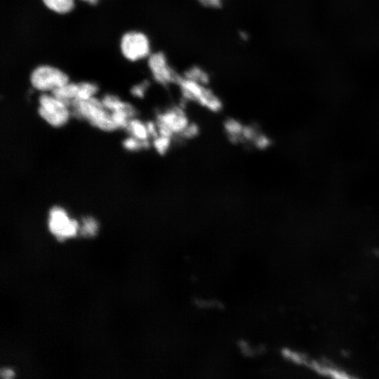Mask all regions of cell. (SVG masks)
<instances>
[{
    "label": "cell",
    "instance_id": "d6986e66",
    "mask_svg": "<svg viewBox=\"0 0 379 379\" xmlns=\"http://www.w3.org/2000/svg\"><path fill=\"white\" fill-rule=\"evenodd\" d=\"M152 145V140H140L133 136H129L123 141L124 147L131 152L142 149H148Z\"/></svg>",
    "mask_w": 379,
    "mask_h": 379
},
{
    "label": "cell",
    "instance_id": "3957f363",
    "mask_svg": "<svg viewBox=\"0 0 379 379\" xmlns=\"http://www.w3.org/2000/svg\"><path fill=\"white\" fill-rule=\"evenodd\" d=\"M185 102L168 107L157 113L155 121L159 135L178 139L181 133L191 121L185 109Z\"/></svg>",
    "mask_w": 379,
    "mask_h": 379
},
{
    "label": "cell",
    "instance_id": "ba28073f",
    "mask_svg": "<svg viewBox=\"0 0 379 379\" xmlns=\"http://www.w3.org/2000/svg\"><path fill=\"white\" fill-rule=\"evenodd\" d=\"M48 228L60 241L74 237L79 229L78 222L70 218L67 211L60 206H53L49 211Z\"/></svg>",
    "mask_w": 379,
    "mask_h": 379
},
{
    "label": "cell",
    "instance_id": "6da1fadb",
    "mask_svg": "<svg viewBox=\"0 0 379 379\" xmlns=\"http://www.w3.org/2000/svg\"><path fill=\"white\" fill-rule=\"evenodd\" d=\"M175 86L185 103L196 104L212 113H218L223 108L222 99L209 85L192 81L181 74Z\"/></svg>",
    "mask_w": 379,
    "mask_h": 379
},
{
    "label": "cell",
    "instance_id": "603a6c76",
    "mask_svg": "<svg viewBox=\"0 0 379 379\" xmlns=\"http://www.w3.org/2000/svg\"><path fill=\"white\" fill-rule=\"evenodd\" d=\"M271 143L270 137L260 131L251 144L258 149H265L270 146Z\"/></svg>",
    "mask_w": 379,
    "mask_h": 379
},
{
    "label": "cell",
    "instance_id": "2e32d148",
    "mask_svg": "<svg viewBox=\"0 0 379 379\" xmlns=\"http://www.w3.org/2000/svg\"><path fill=\"white\" fill-rule=\"evenodd\" d=\"M174 140L172 138L159 135L152 140V146L159 154H166L171 147Z\"/></svg>",
    "mask_w": 379,
    "mask_h": 379
},
{
    "label": "cell",
    "instance_id": "7a4b0ae2",
    "mask_svg": "<svg viewBox=\"0 0 379 379\" xmlns=\"http://www.w3.org/2000/svg\"><path fill=\"white\" fill-rule=\"evenodd\" d=\"M69 107L72 116L86 120L102 131H113L118 128L110 112L104 107L101 100L95 96L87 100H74Z\"/></svg>",
    "mask_w": 379,
    "mask_h": 379
},
{
    "label": "cell",
    "instance_id": "83f0119b",
    "mask_svg": "<svg viewBox=\"0 0 379 379\" xmlns=\"http://www.w3.org/2000/svg\"><path fill=\"white\" fill-rule=\"evenodd\" d=\"M81 1H86L87 3L91 4H95L98 1V0H81Z\"/></svg>",
    "mask_w": 379,
    "mask_h": 379
},
{
    "label": "cell",
    "instance_id": "52a82bcc",
    "mask_svg": "<svg viewBox=\"0 0 379 379\" xmlns=\"http://www.w3.org/2000/svg\"><path fill=\"white\" fill-rule=\"evenodd\" d=\"M32 87L41 92H52L69 81L68 75L61 69L51 65H40L30 74Z\"/></svg>",
    "mask_w": 379,
    "mask_h": 379
},
{
    "label": "cell",
    "instance_id": "cb8c5ba5",
    "mask_svg": "<svg viewBox=\"0 0 379 379\" xmlns=\"http://www.w3.org/2000/svg\"><path fill=\"white\" fill-rule=\"evenodd\" d=\"M201 5L209 8H218L223 4L224 0H196Z\"/></svg>",
    "mask_w": 379,
    "mask_h": 379
},
{
    "label": "cell",
    "instance_id": "7402d4cb",
    "mask_svg": "<svg viewBox=\"0 0 379 379\" xmlns=\"http://www.w3.org/2000/svg\"><path fill=\"white\" fill-rule=\"evenodd\" d=\"M260 132V131L258 126L253 124H244L241 135L243 143H252Z\"/></svg>",
    "mask_w": 379,
    "mask_h": 379
},
{
    "label": "cell",
    "instance_id": "484cf974",
    "mask_svg": "<svg viewBox=\"0 0 379 379\" xmlns=\"http://www.w3.org/2000/svg\"><path fill=\"white\" fill-rule=\"evenodd\" d=\"M1 376L3 378L8 379L13 378L14 373L13 371L9 368H4L1 371Z\"/></svg>",
    "mask_w": 379,
    "mask_h": 379
},
{
    "label": "cell",
    "instance_id": "30bf717a",
    "mask_svg": "<svg viewBox=\"0 0 379 379\" xmlns=\"http://www.w3.org/2000/svg\"><path fill=\"white\" fill-rule=\"evenodd\" d=\"M244 124L239 119L233 117L226 119L223 123V128L227 136L232 143H243L242 131Z\"/></svg>",
    "mask_w": 379,
    "mask_h": 379
},
{
    "label": "cell",
    "instance_id": "9a60e30c",
    "mask_svg": "<svg viewBox=\"0 0 379 379\" xmlns=\"http://www.w3.org/2000/svg\"><path fill=\"white\" fill-rule=\"evenodd\" d=\"M98 91L96 84L88 81L78 83V91L75 100H87L94 97Z\"/></svg>",
    "mask_w": 379,
    "mask_h": 379
},
{
    "label": "cell",
    "instance_id": "4fadbf2b",
    "mask_svg": "<svg viewBox=\"0 0 379 379\" xmlns=\"http://www.w3.org/2000/svg\"><path fill=\"white\" fill-rule=\"evenodd\" d=\"M126 129L131 136L140 140H152L147 128L146 122H143L135 117L130 120Z\"/></svg>",
    "mask_w": 379,
    "mask_h": 379
},
{
    "label": "cell",
    "instance_id": "9c48e42d",
    "mask_svg": "<svg viewBox=\"0 0 379 379\" xmlns=\"http://www.w3.org/2000/svg\"><path fill=\"white\" fill-rule=\"evenodd\" d=\"M295 362L302 364L316 373L333 378H347V373L337 366L323 360L309 359L307 357H293Z\"/></svg>",
    "mask_w": 379,
    "mask_h": 379
},
{
    "label": "cell",
    "instance_id": "277c9868",
    "mask_svg": "<svg viewBox=\"0 0 379 379\" xmlns=\"http://www.w3.org/2000/svg\"><path fill=\"white\" fill-rule=\"evenodd\" d=\"M147 66L152 80L159 86H176L180 77L167 55L161 51H153L146 60Z\"/></svg>",
    "mask_w": 379,
    "mask_h": 379
},
{
    "label": "cell",
    "instance_id": "5bb4252c",
    "mask_svg": "<svg viewBox=\"0 0 379 379\" xmlns=\"http://www.w3.org/2000/svg\"><path fill=\"white\" fill-rule=\"evenodd\" d=\"M49 10L59 14L68 13L74 8V0H42Z\"/></svg>",
    "mask_w": 379,
    "mask_h": 379
},
{
    "label": "cell",
    "instance_id": "e0dca14e",
    "mask_svg": "<svg viewBox=\"0 0 379 379\" xmlns=\"http://www.w3.org/2000/svg\"><path fill=\"white\" fill-rule=\"evenodd\" d=\"M104 107L109 112L122 109L128 102L121 100L117 95L106 94L101 98Z\"/></svg>",
    "mask_w": 379,
    "mask_h": 379
},
{
    "label": "cell",
    "instance_id": "44dd1931",
    "mask_svg": "<svg viewBox=\"0 0 379 379\" xmlns=\"http://www.w3.org/2000/svg\"><path fill=\"white\" fill-rule=\"evenodd\" d=\"M199 126L195 121H191L184 129V131L181 133L178 139L190 140L196 138L199 135Z\"/></svg>",
    "mask_w": 379,
    "mask_h": 379
},
{
    "label": "cell",
    "instance_id": "7c38bea8",
    "mask_svg": "<svg viewBox=\"0 0 379 379\" xmlns=\"http://www.w3.org/2000/svg\"><path fill=\"white\" fill-rule=\"evenodd\" d=\"M78 91V83L67 82V84L54 89L51 93L65 102L69 107L71 102L76 99Z\"/></svg>",
    "mask_w": 379,
    "mask_h": 379
},
{
    "label": "cell",
    "instance_id": "5b68a950",
    "mask_svg": "<svg viewBox=\"0 0 379 379\" xmlns=\"http://www.w3.org/2000/svg\"><path fill=\"white\" fill-rule=\"evenodd\" d=\"M69 107L52 93H43L39 97L38 113L50 126L55 128L65 125L71 115Z\"/></svg>",
    "mask_w": 379,
    "mask_h": 379
},
{
    "label": "cell",
    "instance_id": "4316f807",
    "mask_svg": "<svg viewBox=\"0 0 379 379\" xmlns=\"http://www.w3.org/2000/svg\"><path fill=\"white\" fill-rule=\"evenodd\" d=\"M239 36L244 41H246L249 38V35H248V32H246L245 31H241L239 32Z\"/></svg>",
    "mask_w": 379,
    "mask_h": 379
},
{
    "label": "cell",
    "instance_id": "ac0fdd59",
    "mask_svg": "<svg viewBox=\"0 0 379 379\" xmlns=\"http://www.w3.org/2000/svg\"><path fill=\"white\" fill-rule=\"evenodd\" d=\"M81 226L79 229L80 233L84 237H93L98 230L97 220L91 216H86L82 218Z\"/></svg>",
    "mask_w": 379,
    "mask_h": 379
},
{
    "label": "cell",
    "instance_id": "ffe728a7",
    "mask_svg": "<svg viewBox=\"0 0 379 379\" xmlns=\"http://www.w3.org/2000/svg\"><path fill=\"white\" fill-rule=\"evenodd\" d=\"M150 86L151 83L149 80H142L131 88V93L134 98H143L145 97Z\"/></svg>",
    "mask_w": 379,
    "mask_h": 379
},
{
    "label": "cell",
    "instance_id": "8992f818",
    "mask_svg": "<svg viewBox=\"0 0 379 379\" xmlns=\"http://www.w3.org/2000/svg\"><path fill=\"white\" fill-rule=\"evenodd\" d=\"M120 50L123 56L131 62L147 60L153 52L150 39L140 31L125 33L120 41Z\"/></svg>",
    "mask_w": 379,
    "mask_h": 379
},
{
    "label": "cell",
    "instance_id": "d4e9b609",
    "mask_svg": "<svg viewBox=\"0 0 379 379\" xmlns=\"http://www.w3.org/2000/svg\"><path fill=\"white\" fill-rule=\"evenodd\" d=\"M146 125L151 140L159 135L158 127L155 121H147Z\"/></svg>",
    "mask_w": 379,
    "mask_h": 379
},
{
    "label": "cell",
    "instance_id": "8fae6325",
    "mask_svg": "<svg viewBox=\"0 0 379 379\" xmlns=\"http://www.w3.org/2000/svg\"><path fill=\"white\" fill-rule=\"evenodd\" d=\"M182 76L192 81L209 85L211 75L208 72L199 65L188 66L182 73Z\"/></svg>",
    "mask_w": 379,
    "mask_h": 379
}]
</instances>
